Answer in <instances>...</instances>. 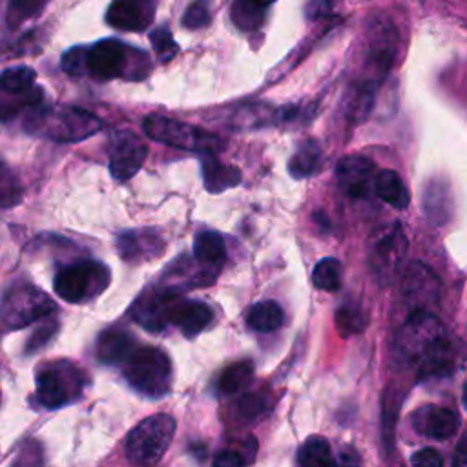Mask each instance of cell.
Listing matches in <instances>:
<instances>
[{"label":"cell","instance_id":"6da1fadb","mask_svg":"<svg viewBox=\"0 0 467 467\" xmlns=\"http://www.w3.org/2000/svg\"><path fill=\"white\" fill-rule=\"evenodd\" d=\"M27 133L55 140L78 142L95 135L102 122L80 108H36L26 119Z\"/></svg>","mask_w":467,"mask_h":467},{"label":"cell","instance_id":"7a4b0ae2","mask_svg":"<svg viewBox=\"0 0 467 467\" xmlns=\"http://www.w3.org/2000/svg\"><path fill=\"white\" fill-rule=\"evenodd\" d=\"M150 71L148 57L120 40L106 38L91 47H84V73L97 80H111L117 77L142 78Z\"/></svg>","mask_w":467,"mask_h":467},{"label":"cell","instance_id":"3957f363","mask_svg":"<svg viewBox=\"0 0 467 467\" xmlns=\"http://www.w3.org/2000/svg\"><path fill=\"white\" fill-rule=\"evenodd\" d=\"M443 339H447V330L434 314L429 310L410 312L394 337L392 358L400 367H418Z\"/></svg>","mask_w":467,"mask_h":467},{"label":"cell","instance_id":"277c9868","mask_svg":"<svg viewBox=\"0 0 467 467\" xmlns=\"http://www.w3.org/2000/svg\"><path fill=\"white\" fill-rule=\"evenodd\" d=\"M122 374L137 392L150 398H161L171 389V361L157 347L135 345L122 361Z\"/></svg>","mask_w":467,"mask_h":467},{"label":"cell","instance_id":"5b68a950","mask_svg":"<svg viewBox=\"0 0 467 467\" xmlns=\"http://www.w3.org/2000/svg\"><path fill=\"white\" fill-rule=\"evenodd\" d=\"M111 281L109 268L100 261H77L62 266L55 279L53 288L66 303H86L100 296Z\"/></svg>","mask_w":467,"mask_h":467},{"label":"cell","instance_id":"8992f818","mask_svg":"<svg viewBox=\"0 0 467 467\" xmlns=\"http://www.w3.org/2000/svg\"><path fill=\"white\" fill-rule=\"evenodd\" d=\"M36 400L46 409H58L77 400L86 387V374L71 361H49L36 372Z\"/></svg>","mask_w":467,"mask_h":467},{"label":"cell","instance_id":"52a82bcc","mask_svg":"<svg viewBox=\"0 0 467 467\" xmlns=\"http://www.w3.org/2000/svg\"><path fill=\"white\" fill-rule=\"evenodd\" d=\"M175 434V420L170 414H153L142 420L126 438V456L137 465H153L168 451Z\"/></svg>","mask_w":467,"mask_h":467},{"label":"cell","instance_id":"ba28073f","mask_svg":"<svg viewBox=\"0 0 467 467\" xmlns=\"http://www.w3.org/2000/svg\"><path fill=\"white\" fill-rule=\"evenodd\" d=\"M57 310L55 301L33 285L9 288L0 301V330H18Z\"/></svg>","mask_w":467,"mask_h":467},{"label":"cell","instance_id":"9c48e42d","mask_svg":"<svg viewBox=\"0 0 467 467\" xmlns=\"http://www.w3.org/2000/svg\"><path fill=\"white\" fill-rule=\"evenodd\" d=\"M142 130L151 140L186 151L204 153L219 151L223 148V140L219 137L170 117L150 115L142 120Z\"/></svg>","mask_w":467,"mask_h":467},{"label":"cell","instance_id":"30bf717a","mask_svg":"<svg viewBox=\"0 0 467 467\" xmlns=\"http://www.w3.org/2000/svg\"><path fill=\"white\" fill-rule=\"evenodd\" d=\"M440 299V279L423 263H410L401 275V303L410 312L429 310Z\"/></svg>","mask_w":467,"mask_h":467},{"label":"cell","instance_id":"8fae6325","mask_svg":"<svg viewBox=\"0 0 467 467\" xmlns=\"http://www.w3.org/2000/svg\"><path fill=\"white\" fill-rule=\"evenodd\" d=\"M109 171L115 181L131 179L142 166L148 148L142 139L131 131H115L109 139Z\"/></svg>","mask_w":467,"mask_h":467},{"label":"cell","instance_id":"7c38bea8","mask_svg":"<svg viewBox=\"0 0 467 467\" xmlns=\"http://www.w3.org/2000/svg\"><path fill=\"white\" fill-rule=\"evenodd\" d=\"M407 254V237L400 226L381 234L370 252V268L381 283H390L398 274Z\"/></svg>","mask_w":467,"mask_h":467},{"label":"cell","instance_id":"4fadbf2b","mask_svg":"<svg viewBox=\"0 0 467 467\" xmlns=\"http://www.w3.org/2000/svg\"><path fill=\"white\" fill-rule=\"evenodd\" d=\"M179 296L175 288H161L144 292L131 306V316L135 321L150 332H161L166 328L168 312L173 299Z\"/></svg>","mask_w":467,"mask_h":467},{"label":"cell","instance_id":"5bb4252c","mask_svg":"<svg viewBox=\"0 0 467 467\" xmlns=\"http://www.w3.org/2000/svg\"><path fill=\"white\" fill-rule=\"evenodd\" d=\"M376 166L363 155H347L337 162L336 177L343 193L352 199H363L372 190Z\"/></svg>","mask_w":467,"mask_h":467},{"label":"cell","instance_id":"9a60e30c","mask_svg":"<svg viewBox=\"0 0 467 467\" xmlns=\"http://www.w3.org/2000/svg\"><path fill=\"white\" fill-rule=\"evenodd\" d=\"M157 0H113L106 11V22L122 31H144L155 16Z\"/></svg>","mask_w":467,"mask_h":467},{"label":"cell","instance_id":"2e32d148","mask_svg":"<svg viewBox=\"0 0 467 467\" xmlns=\"http://www.w3.org/2000/svg\"><path fill=\"white\" fill-rule=\"evenodd\" d=\"M117 250L124 261L140 263L162 255L164 241L159 232L151 228L128 230L117 237Z\"/></svg>","mask_w":467,"mask_h":467},{"label":"cell","instance_id":"e0dca14e","mask_svg":"<svg viewBox=\"0 0 467 467\" xmlns=\"http://www.w3.org/2000/svg\"><path fill=\"white\" fill-rule=\"evenodd\" d=\"M412 427L425 438L447 440L458 431V416L447 407L423 405L412 414Z\"/></svg>","mask_w":467,"mask_h":467},{"label":"cell","instance_id":"ac0fdd59","mask_svg":"<svg viewBox=\"0 0 467 467\" xmlns=\"http://www.w3.org/2000/svg\"><path fill=\"white\" fill-rule=\"evenodd\" d=\"M212 317L213 314L206 303L195 299H181L179 296L173 299L168 312V323L175 325L188 337L202 332L210 325Z\"/></svg>","mask_w":467,"mask_h":467},{"label":"cell","instance_id":"d6986e66","mask_svg":"<svg viewBox=\"0 0 467 467\" xmlns=\"http://www.w3.org/2000/svg\"><path fill=\"white\" fill-rule=\"evenodd\" d=\"M133 347H135V339L131 337L130 332L119 327H111L99 336L95 356L104 365H117L126 359V356L133 350Z\"/></svg>","mask_w":467,"mask_h":467},{"label":"cell","instance_id":"ffe728a7","mask_svg":"<svg viewBox=\"0 0 467 467\" xmlns=\"http://www.w3.org/2000/svg\"><path fill=\"white\" fill-rule=\"evenodd\" d=\"M201 155V168H202V179L204 186L212 193H219L226 188H232L239 184L241 171L235 166L221 164L215 157V151H204Z\"/></svg>","mask_w":467,"mask_h":467},{"label":"cell","instance_id":"44dd1931","mask_svg":"<svg viewBox=\"0 0 467 467\" xmlns=\"http://www.w3.org/2000/svg\"><path fill=\"white\" fill-rule=\"evenodd\" d=\"M372 186H374L376 195L396 210H405L410 202V193H409L403 179L394 170L378 171L374 175Z\"/></svg>","mask_w":467,"mask_h":467},{"label":"cell","instance_id":"7402d4cb","mask_svg":"<svg viewBox=\"0 0 467 467\" xmlns=\"http://www.w3.org/2000/svg\"><path fill=\"white\" fill-rule=\"evenodd\" d=\"M323 164V151L317 140L306 139L296 150V153L288 161V173L294 179H305L321 170Z\"/></svg>","mask_w":467,"mask_h":467},{"label":"cell","instance_id":"603a6c76","mask_svg":"<svg viewBox=\"0 0 467 467\" xmlns=\"http://www.w3.org/2000/svg\"><path fill=\"white\" fill-rule=\"evenodd\" d=\"M36 73L29 66H13L0 73V91L13 97H31L42 93L36 86Z\"/></svg>","mask_w":467,"mask_h":467},{"label":"cell","instance_id":"cb8c5ba5","mask_svg":"<svg viewBox=\"0 0 467 467\" xmlns=\"http://www.w3.org/2000/svg\"><path fill=\"white\" fill-rule=\"evenodd\" d=\"M193 255L204 266H221L226 259V244L217 232H199L193 239Z\"/></svg>","mask_w":467,"mask_h":467},{"label":"cell","instance_id":"d4e9b609","mask_svg":"<svg viewBox=\"0 0 467 467\" xmlns=\"http://www.w3.org/2000/svg\"><path fill=\"white\" fill-rule=\"evenodd\" d=\"M246 323L255 332H274L283 325V310L275 301H259L248 310Z\"/></svg>","mask_w":467,"mask_h":467},{"label":"cell","instance_id":"484cf974","mask_svg":"<svg viewBox=\"0 0 467 467\" xmlns=\"http://www.w3.org/2000/svg\"><path fill=\"white\" fill-rule=\"evenodd\" d=\"M378 84L374 82H359L358 86L352 88L348 99H347V117L352 122H361L363 119H367V115L370 113L372 106H374V95H376Z\"/></svg>","mask_w":467,"mask_h":467},{"label":"cell","instance_id":"4316f807","mask_svg":"<svg viewBox=\"0 0 467 467\" xmlns=\"http://www.w3.org/2000/svg\"><path fill=\"white\" fill-rule=\"evenodd\" d=\"M297 462L305 467H308V465L328 467V465L336 463V460L332 458L328 441L321 436H310L301 443V447L297 451Z\"/></svg>","mask_w":467,"mask_h":467},{"label":"cell","instance_id":"83f0119b","mask_svg":"<svg viewBox=\"0 0 467 467\" xmlns=\"http://www.w3.org/2000/svg\"><path fill=\"white\" fill-rule=\"evenodd\" d=\"M334 319H336V328L343 337L359 334L367 327V317L358 303H343L336 310Z\"/></svg>","mask_w":467,"mask_h":467},{"label":"cell","instance_id":"f1b7e54d","mask_svg":"<svg viewBox=\"0 0 467 467\" xmlns=\"http://www.w3.org/2000/svg\"><path fill=\"white\" fill-rule=\"evenodd\" d=\"M254 376V367L250 361H237L226 367L219 378V390L223 394H235L241 392Z\"/></svg>","mask_w":467,"mask_h":467},{"label":"cell","instance_id":"f546056e","mask_svg":"<svg viewBox=\"0 0 467 467\" xmlns=\"http://www.w3.org/2000/svg\"><path fill=\"white\" fill-rule=\"evenodd\" d=\"M312 283L325 292L341 288V263L336 257H323L312 270Z\"/></svg>","mask_w":467,"mask_h":467},{"label":"cell","instance_id":"4dcf8cb0","mask_svg":"<svg viewBox=\"0 0 467 467\" xmlns=\"http://www.w3.org/2000/svg\"><path fill=\"white\" fill-rule=\"evenodd\" d=\"M232 20L239 29L254 31L265 20V7H259L252 0H235L232 5Z\"/></svg>","mask_w":467,"mask_h":467},{"label":"cell","instance_id":"1f68e13d","mask_svg":"<svg viewBox=\"0 0 467 467\" xmlns=\"http://www.w3.org/2000/svg\"><path fill=\"white\" fill-rule=\"evenodd\" d=\"M22 184L16 173L0 159V208H9L20 202Z\"/></svg>","mask_w":467,"mask_h":467},{"label":"cell","instance_id":"d6a6232c","mask_svg":"<svg viewBox=\"0 0 467 467\" xmlns=\"http://www.w3.org/2000/svg\"><path fill=\"white\" fill-rule=\"evenodd\" d=\"M47 0H9L7 2V22L9 26H18L27 18L36 16Z\"/></svg>","mask_w":467,"mask_h":467},{"label":"cell","instance_id":"836d02e7","mask_svg":"<svg viewBox=\"0 0 467 467\" xmlns=\"http://www.w3.org/2000/svg\"><path fill=\"white\" fill-rule=\"evenodd\" d=\"M150 40H151V46H153V49L157 53V58L161 62L171 60L179 51V47H177V44H175L168 27H157L155 31H151Z\"/></svg>","mask_w":467,"mask_h":467},{"label":"cell","instance_id":"e575fe53","mask_svg":"<svg viewBox=\"0 0 467 467\" xmlns=\"http://www.w3.org/2000/svg\"><path fill=\"white\" fill-rule=\"evenodd\" d=\"M212 15H210V2L208 0H193L184 15H182V24L188 29H199L208 26Z\"/></svg>","mask_w":467,"mask_h":467},{"label":"cell","instance_id":"d590c367","mask_svg":"<svg viewBox=\"0 0 467 467\" xmlns=\"http://www.w3.org/2000/svg\"><path fill=\"white\" fill-rule=\"evenodd\" d=\"M62 69L69 75L84 73V47H73L62 57Z\"/></svg>","mask_w":467,"mask_h":467},{"label":"cell","instance_id":"8d00e7d4","mask_svg":"<svg viewBox=\"0 0 467 467\" xmlns=\"http://www.w3.org/2000/svg\"><path fill=\"white\" fill-rule=\"evenodd\" d=\"M57 330V325L55 323H42V327L38 330L33 332L31 339L27 341V352H36L40 347H44L55 334Z\"/></svg>","mask_w":467,"mask_h":467},{"label":"cell","instance_id":"74e56055","mask_svg":"<svg viewBox=\"0 0 467 467\" xmlns=\"http://www.w3.org/2000/svg\"><path fill=\"white\" fill-rule=\"evenodd\" d=\"M336 9V0H308L306 16L312 20H319L330 16Z\"/></svg>","mask_w":467,"mask_h":467},{"label":"cell","instance_id":"f35d334b","mask_svg":"<svg viewBox=\"0 0 467 467\" xmlns=\"http://www.w3.org/2000/svg\"><path fill=\"white\" fill-rule=\"evenodd\" d=\"M237 407H239L241 416L250 418V420L257 418V416H259V412H261V410H265L263 401H261L257 396H252V394L243 396V398H241V401L237 403Z\"/></svg>","mask_w":467,"mask_h":467},{"label":"cell","instance_id":"ab89813d","mask_svg":"<svg viewBox=\"0 0 467 467\" xmlns=\"http://www.w3.org/2000/svg\"><path fill=\"white\" fill-rule=\"evenodd\" d=\"M410 463L414 465H420V467H438L443 463L441 456L438 454V451L431 449V447H425V449H420L412 458H410Z\"/></svg>","mask_w":467,"mask_h":467},{"label":"cell","instance_id":"60d3db41","mask_svg":"<svg viewBox=\"0 0 467 467\" xmlns=\"http://www.w3.org/2000/svg\"><path fill=\"white\" fill-rule=\"evenodd\" d=\"M246 460L243 458V454L235 452V451H221L215 458H213V465L217 467H237L243 465Z\"/></svg>","mask_w":467,"mask_h":467},{"label":"cell","instance_id":"b9f144b4","mask_svg":"<svg viewBox=\"0 0 467 467\" xmlns=\"http://www.w3.org/2000/svg\"><path fill=\"white\" fill-rule=\"evenodd\" d=\"M452 465H467V432L463 434V438L458 441L456 445V452L452 458Z\"/></svg>","mask_w":467,"mask_h":467},{"label":"cell","instance_id":"7bdbcfd3","mask_svg":"<svg viewBox=\"0 0 467 467\" xmlns=\"http://www.w3.org/2000/svg\"><path fill=\"white\" fill-rule=\"evenodd\" d=\"M348 452H343V449H341V454H339V463H358L359 462V456L358 454H354V451L352 449H347Z\"/></svg>","mask_w":467,"mask_h":467},{"label":"cell","instance_id":"ee69618b","mask_svg":"<svg viewBox=\"0 0 467 467\" xmlns=\"http://www.w3.org/2000/svg\"><path fill=\"white\" fill-rule=\"evenodd\" d=\"M462 403H463V409L467 410V381L462 387Z\"/></svg>","mask_w":467,"mask_h":467},{"label":"cell","instance_id":"f6af8a7d","mask_svg":"<svg viewBox=\"0 0 467 467\" xmlns=\"http://www.w3.org/2000/svg\"><path fill=\"white\" fill-rule=\"evenodd\" d=\"M252 2H254V4H257L259 7H265V9H266V7H268L270 4H274L275 0H252Z\"/></svg>","mask_w":467,"mask_h":467}]
</instances>
